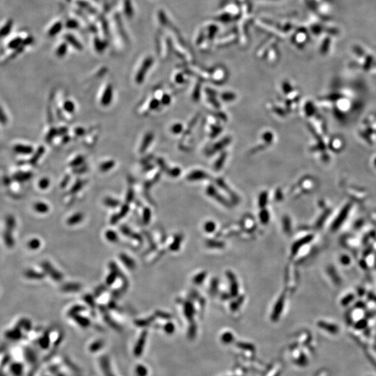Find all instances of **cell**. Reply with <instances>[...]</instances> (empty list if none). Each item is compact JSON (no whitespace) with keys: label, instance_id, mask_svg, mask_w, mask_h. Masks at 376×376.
Masks as SVG:
<instances>
[{"label":"cell","instance_id":"cell-15","mask_svg":"<svg viewBox=\"0 0 376 376\" xmlns=\"http://www.w3.org/2000/svg\"><path fill=\"white\" fill-rule=\"evenodd\" d=\"M38 185H39L40 188L42 190L46 189V188L49 187V185H50L49 179L47 178H42V179L39 181V183H38Z\"/></svg>","mask_w":376,"mask_h":376},{"label":"cell","instance_id":"cell-2","mask_svg":"<svg viewBox=\"0 0 376 376\" xmlns=\"http://www.w3.org/2000/svg\"><path fill=\"white\" fill-rule=\"evenodd\" d=\"M14 151L15 153L22 155H29L33 153L34 148L31 146L24 144H16L14 147Z\"/></svg>","mask_w":376,"mask_h":376},{"label":"cell","instance_id":"cell-26","mask_svg":"<svg viewBox=\"0 0 376 376\" xmlns=\"http://www.w3.org/2000/svg\"><path fill=\"white\" fill-rule=\"evenodd\" d=\"M182 130V127L180 125H175L173 127V131L174 132H178Z\"/></svg>","mask_w":376,"mask_h":376},{"label":"cell","instance_id":"cell-21","mask_svg":"<svg viewBox=\"0 0 376 376\" xmlns=\"http://www.w3.org/2000/svg\"><path fill=\"white\" fill-rule=\"evenodd\" d=\"M80 288V286L77 284H70V285H67V286L64 288V289H65V290H77V289H79Z\"/></svg>","mask_w":376,"mask_h":376},{"label":"cell","instance_id":"cell-25","mask_svg":"<svg viewBox=\"0 0 376 376\" xmlns=\"http://www.w3.org/2000/svg\"><path fill=\"white\" fill-rule=\"evenodd\" d=\"M144 215L146 217V218H144L145 222H148L149 219H150V210L148 209L144 211Z\"/></svg>","mask_w":376,"mask_h":376},{"label":"cell","instance_id":"cell-4","mask_svg":"<svg viewBox=\"0 0 376 376\" xmlns=\"http://www.w3.org/2000/svg\"><path fill=\"white\" fill-rule=\"evenodd\" d=\"M32 177V174L31 172H25V171H20L14 175V179L19 183H23L27 181Z\"/></svg>","mask_w":376,"mask_h":376},{"label":"cell","instance_id":"cell-12","mask_svg":"<svg viewBox=\"0 0 376 376\" xmlns=\"http://www.w3.org/2000/svg\"><path fill=\"white\" fill-rule=\"evenodd\" d=\"M21 43H22L21 38H15L14 40H13L10 42V43H9V45H8V47L11 48V49H17V48L20 47Z\"/></svg>","mask_w":376,"mask_h":376},{"label":"cell","instance_id":"cell-18","mask_svg":"<svg viewBox=\"0 0 376 376\" xmlns=\"http://www.w3.org/2000/svg\"><path fill=\"white\" fill-rule=\"evenodd\" d=\"M114 165V163H113L112 161H109V162H107L105 163H103L101 166H100V169H101V170L102 171H108L110 169L112 168V167Z\"/></svg>","mask_w":376,"mask_h":376},{"label":"cell","instance_id":"cell-11","mask_svg":"<svg viewBox=\"0 0 376 376\" xmlns=\"http://www.w3.org/2000/svg\"><path fill=\"white\" fill-rule=\"evenodd\" d=\"M121 260L123 261V262L124 263V264H125L129 268H133V267H135V263L134 261L130 259V258L128 257V256L126 255H123L121 257Z\"/></svg>","mask_w":376,"mask_h":376},{"label":"cell","instance_id":"cell-14","mask_svg":"<svg viewBox=\"0 0 376 376\" xmlns=\"http://www.w3.org/2000/svg\"><path fill=\"white\" fill-rule=\"evenodd\" d=\"M106 237L108 241L112 242H116L118 240V236L116 233L112 231H108L106 233Z\"/></svg>","mask_w":376,"mask_h":376},{"label":"cell","instance_id":"cell-8","mask_svg":"<svg viewBox=\"0 0 376 376\" xmlns=\"http://www.w3.org/2000/svg\"><path fill=\"white\" fill-rule=\"evenodd\" d=\"M43 153H44V148L43 147H40L38 149L36 153H35V155H34V157L32 158L31 159V160H30V164H33V165L36 164L38 160H39V158H41V155H43Z\"/></svg>","mask_w":376,"mask_h":376},{"label":"cell","instance_id":"cell-17","mask_svg":"<svg viewBox=\"0 0 376 376\" xmlns=\"http://www.w3.org/2000/svg\"><path fill=\"white\" fill-rule=\"evenodd\" d=\"M7 121V116H6L4 109L0 107V124H2V125H6Z\"/></svg>","mask_w":376,"mask_h":376},{"label":"cell","instance_id":"cell-5","mask_svg":"<svg viewBox=\"0 0 376 376\" xmlns=\"http://www.w3.org/2000/svg\"><path fill=\"white\" fill-rule=\"evenodd\" d=\"M112 88L110 86H109L107 87L105 91H104V93H103L102 99H101V102L102 105H108L112 102Z\"/></svg>","mask_w":376,"mask_h":376},{"label":"cell","instance_id":"cell-1","mask_svg":"<svg viewBox=\"0 0 376 376\" xmlns=\"http://www.w3.org/2000/svg\"><path fill=\"white\" fill-rule=\"evenodd\" d=\"M15 226V220L13 216L9 215L6 218V231L4 233V241L6 245L11 247L14 245V240L11 232L14 231Z\"/></svg>","mask_w":376,"mask_h":376},{"label":"cell","instance_id":"cell-20","mask_svg":"<svg viewBox=\"0 0 376 376\" xmlns=\"http://www.w3.org/2000/svg\"><path fill=\"white\" fill-rule=\"evenodd\" d=\"M105 203L107 204L108 206H110L111 207H116V206L119 205V202L115 200V199H107L105 201Z\"/></svg>","mask_w":376,"mask_h":376},{"label":"cell","instance_id":"cell-16","mask_svg":"<svg viewBox=\"0 0 376 376\" xmlns=\"http://www.w3.org/2000/svg\"><path fill=\"white\" fill-rule=\"evenodd\" d=\"M40 245H41V242H40L39 241H38V239H33V240H31V241H30V242L28 243L29 247L32 249H38V247H40Z\"/></svg>","mask_w":376,"mask_h":376},{"label":"cell","instance_id":"cell-24","mask_svg":"<svg viewBox=\"0 0 376 376\" xmlns=\"http://www.w3.org/2000/svg\"><path fill=\"white\" fill-rule=\"evenodd\" d=\"M158 105H159V101L156 99H154L151 102L150 108L152 109H156L158 107Z\"/></svg>","mask_w":376,"mask_h":376},{"label":"cell","instance_id":"cell-13","mask_svg":"<svg viewBox=\"0 0 376 376\" xmlns=\"http://www.w3.org/2000/svg\"><path fill=\"white\" fill-rule=\"evenodd\" d=\"M152 138H153V136H152L151 134H148L146 136L143 144H142V145H141V151H142V150H143V151H144V150L147 148V147L149 145V144L151 143Z\"/></svg>","mask_w":376,"mask_h":376},{"label":"cell","instance_id":"cell-6","mask_svg":"<svg viewBox=\"0 0 376 376\" xmlns=\"http://www.w3.org/2000/svg\"><path fill=\"white\" fill-rule=\"evenodd\" d=\"M12 26H13V22L11 21L7 22V23H6L4 26V27H3L1 30H0V38L4 37L6 35H8L9 34V32H10L11 30Z\"/></svg>","mask_w":376,"mask_h":376},{"label":"cell","instance_id":"cell-3","mask_svg":"<svg viewBox=\"0 0 376 376\" xmlns=\"http://www.w3.org/2000/svg\"><path fill=\"white\" fill-rule=\"evenodd\" d=\"M43 267L45 271L48 272V274H49L52 277H53L55 280H61V278H62L61 274H59V272H57L54 268H53V267H52L48 263H43Z\"/></svg>","mask_w":376,"mask_h":376},{"label":"cell","instance_id":"cell-23","mask_svg":"<svg viewBox=\"0 0 376 376\" xmlns=\"http://www.w3.org/2000/svg\"><path fill=\"white\" fill-rule=\"evenodd\" d=\"M115 278H116V275H115V272H112V274H111L108 277V279H107V282H108V284H109V285H111L114 281L115 280Z\"/></svg>","mask_w":376,"mask_h":376},{"label":"cell","instance_id":"cell-9","mask_svg":"<svg viewBox=\"0 0 376 376\" xmlns=\"http://www.w3.org/2000/svg\"><path fill=\"white\" fill-rule=\"evenodd\" d=\"M26 277L30 279H40L43 277V275L38 273V272H35L34 270H28L25 273Z\"/></svg>","mask_w":376,"mask_h":376},{"label":"cell","instance_id":"cell-10","mask_svg":"<svg viewBox=\"0 0 376 376\" xmlns=\"http://www.w3.org/2000/svg\"><path fill=\"white\" fill-rule=\"evenodd\" d=\"M82 214H76V215H74L73 217H71V218L69 219V224H77L78 222H80V221H82Z\"/></svg>","mask_w":376,"mask_h":376},{"label":"cell","instance_id":"cell-22","mask_svg":"<svg viewBox=\"0 0 376 376\" xmlns=\"http://www.w3.org/2000/svg\"><path fill=\"white\" fill-rule=\"evenodd\" d=\"M56 134H57V132H56V130H54V129L53 130H51L49 132V133H48V135H47V137H46L47 141L51 140V139H53L55 135H56Z\"/></svg>","mask_w":376,"mask_h":376},{"label":"cell","instance_id":"cell-19","mask_svg":"<svg viewBox=\"0 0 376 376\" xmlns=\"http://www.w3.org/2000/svg\"><path fill=\"white\" fill-rule=\"evenodd\" d=\"M64 109L69 112H73L75 109V106L73 102L71 101H67L64 104Z\"/></svg>","mask_w":376,"mask_h":376},{"label":"cell","instance_id":"cell-7","mask_svg":"<svg viewBox=\"0 0 376 376\" xmlns=\"http://www.w3.org/2000/svg\"><path fill=\"white\" fill-rule=\"evenodd\" d=\"M34 209L36 211H37L38 213H45L48 211L49 207H48L47 204H45L43 202H38L34 205Z\"/></svg>","mask_w":376,"mask_h":376}]
</instances>
